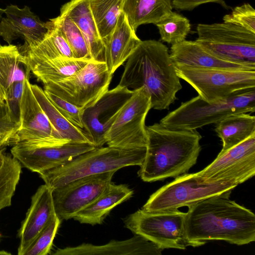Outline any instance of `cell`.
Here are the masks:
<instances>
[{"label": "cell", "instance_id": "ab89813d", "mask_svg": "<svg viewBox=\"0 0 255 255\" xmlns=\"http://www.w3.org/2000/svg\"></svg>", "mask_w": 255, "mask_h": 255}, {"label": "cell", "instance_id": "277c9868", "mask_svg": "<svg viewBox=\"0 0 255 255\" xmlns=\"http://www.w3.org/2000/svg\"><path fill=\"white\" fill-rule=\"evenodd\" d=\"M146 147L124 149L108 146L96 147L65 164L39 174L51 190L83 177L117 171L142 163Z\"/></svg>", "mask_w": 255, "mask_h": 255}, {"label": "cell", "instance_id": "30bf717a", "mask_svg": "<svg viewBox=\"0 0 255 255\" xmlns=\"http://www.w3.org/2000/svg\"><path fill=\"white\" fill-rule=\"evenodd\" d=\"M113 75L105 62L91 60L72 76L44 84L43 90L85 109L93 105L109 90Z\"/></svg>", "mask_w": 255, "mask_h": 255}, {"label": "cell", "instance_id": "e0dca14e", "mask_svg": "<svg viewBox=\"0 0 255 255\" xmlns=\"http://www.w3.org/2000/svg\"><path fill=\"white\" fill-rule=\"evenodd\" d=\"M2 12L5 16L0 22V36L8 44L21 38L25 41L24 44L34 45L42 41L48 32L47 23L41 21L27 5L19 8L10 4L2 9Z\"/></svg>", "mask_w": 255, "mask_h": 255}, {"label": "cell", "instance_id": "44dd1931", "mask_svg": "<svg viewBox=\"0 0 255 255\" xmlns=\"http://www.w3.org/2000/svg\"><path fill=\"white\" fill-rule=\"evenodd\" d=\"M169 54L174 65L213 69H255V65L237 63L217 56L196 41L185 40L171 45Z\"/></svg>", "mask_w": 255, "mask_h": 255}, {"label": "cell", "instance_id": "ac0fdd59", "mask_svg": "<svg viewBox=\"0 0 255 255\" xmlns=\"http://www.w3.org/2000/svg\"><path fill=\"white\" fill-rule=\"evenodd\" d=\"M56 215L51 189L45 184L40 186L32 197L30 206L18 232V255H24L50 219Z\"/></svg>", "mask_w": 255, "mask_h": 255}, {"label": "cell", "instance_id": "8992f818", "mask_svg": "<svg viewBox=\"0 0 255 255\" xmlns=\"http://www.w3.org/2000/svg\"><path fill=\"white\" fill-rule=\"evenodd\" d=\"M177 76L189 84L203 100L212 103L255 88V69L204 68L175 65Z\"/></svg>", "mask_w": 255, "mask_h": 255}, {"label": "cell", "instance_id": "9c48e42d", "mask_svg": "<svg viewBox=\"0 0 255 255\" xmlns=\"http://www.w3.org/2000/svg\"><path fill=\"white\" fill-rule=\"evenodd\" d=\"M195 40L206 50L223 59L255 65V33L227 22L199 24Z\"/></svg>", "mask_w": 255, "mask_h": 255}, {"label": "cell", "instance_id": "d6a6232c", "mask_svg": "<svg viewBox=\"0 0 255 255\" xmlns=\"http://www.w3.org/2000/svg\"><path fill=\"white\" fill-rule=\"evenodd\" d=\"M61 220L53 216L29 246L24 255H46L50 252Z\"/></svg>", "mask_w": 255, "mask_h": 255}, {"label": "cell", "instance_id": "8fae6325", "mask_svg": "<svg viewBox=\"0 0 255 255\" xmlns=\"http://www.w3.org/2000/svg\"><path fill=\"white\" fill-rule=\"evenodd\" d=\"M151 108L150 97L144 88L134 90L107 133L108 146L124 149L146 147L145 121Z\"/></svg>", "mask_w": 255, "mask_h": 255}, {"label": "cell", "instance_id": "7402d4cb", "mask_svg": "<svg viewBox=\"0 0 255 255\" xmlns=\"http://www.w3.org/2000/svg\"><path fill=\"white\" fill-rule=\"evenodd\" d=\"M60 14L69 17L81 31L92 60L104 62V46L94 21L89 0H70L63 4Z\"/></svg>", "mask_w": 255, "mask_h": 255}, {"label": "cell", "instance_id": "f546056e", "mask_svg": "<svg viewBox=\"0 0 255 255\" xmlns=\"http://www.w3.org/2000/svg\"><path fill=\"white\" fill-rule=\"evenodd\" d=\"M123 3L124 0H89L90 7L102 39L115 28L123 12Z\"/></svg>", "mask_w": 255, "mask_h": 255}, {"label": "cell", "instance_id": "6da1fadb", "mask_svg": "<svg viewBox=\"0 0 255 255\" xmlns=\"http://www.w3.org/2000/svg\"><path fill=\"white\" fill-rule=\"evenodd\" d=\"M231 192L209 197L188 207L185 234L195 247L208 241H224L238 246L255 241V215L231 200Z\"/></svg>", "mask_w": 255, "mask_h": 255}, {"label": "cell", "instance_id": "484cf974", "mask_svg": "<svg viewBox=\"0 0 255 255\" xmlns=\"http://www.w3.org/2000/svg\"><path fill=\"white\" fill-rule=\"evenodd\" d=\"M171 0H124L123 12L136 31L144 24H155L172 11Z\"/></svg>", "mask_w": 255, "mask_h": 255}, {"label": "cell", "instance_id": "cb8c5ba5", "mask_svg": "<svg viewBox=\"0 0 255 255\" xmlns=\"http://www.w3.org/2000/svg\"><path fill=\"white\" fill-rule=\"evenodd\" d=\"M23 58L30 72L44 84L58 82L72 76L91 61L66 58L35 61Z\"/></svg>", "mask_w": 255, "mask_h": 255}, {"label": "cell", "instance_id": "f1b7e54d", "mask_svg": "<svg viewBox=\"0 0 255 255\" xmlns=\"http://www.w3.org/2000/svg\"><path fill=\"white\" fill-rule=\"evenodd\" d=\"M21 171L19 161L0 147V211L11 205Z\"/></svg>", "mask_w": 255, "mask_h": 255}, {"label": "cell", "instance_id": "d4e9b609", "mask_svg": "<svg viewBox=\"0 0 255 255\" xmlns=\"http://www.w3.org/2000/svg\"><path fill=\"white\" fill-rule=\"evenodd\" d=\"M30 69L19 48L13 44L0 47V101L4 102L12 84L29 79Z\"/></svg>", "mask_w": 255, "mask_h": 255}, {"label": "cell", "instance_id": "5bb4252c", "mask_svg": "<svg viewBox=\"0 0 255 255\" xmlns=\"http://www.w3.org/2000/svg\"><path fill=\"white\" fill-rule=\"evenodd\" d=\"M115 172L83 177L51 190L57 217L61 221L73 218L103 193L112 182Z\"/></svg>", "mask_w": 255, "mask_h": 255}, {"label": "cell", "instance_id": "4316f807", "mask_svg": "<svg viewBox=\"0 0 255 255\" xmlns=\"http://www.w3.org/2000/svg\"><path fill=\"white\" fill-rule=\"evenodd\" d=\"M215 130L222 141V153L255 134V117L248 113L230 115L216 124Z\"/></svg>", "mask_w": 255, "mask_h": 255}, {"label": "cell", "instance_id": "8d00e7d4", "mask_svg": "<svg viewBox=\"0 0 255 255\" xmlns=\"http://www.w3.org/2000/svg\"><path fill=\"white\" fill-rule=\"evenodd\" d=\"M25 81L12 84L7 92L4 101L11 118L19 125H20V106Z\"/></svg>", "mask_w": 255, "mask_h": 255}, {"label": "cell", "instance_id": "7a4b0ae2", "mask_svg": "<svg viewBox=\"0 0 255 255\" xmlns=\"http://www.w3.org/2000/svg\"><path fill=\"white\" fill-rule=\"evenodd\" d=\"M126 61L119 85L132 90L144 87L151 108L168 109L182 85L167 47L155 40H141Z\"/></svg>", "mask_w": 255, "mask_h": 255}, {"label": "cell", "instance_id": "603a6c76", "mask_svg": "<svg viewBox=\"0 0 255 255\" xmlns=\"http://www.w3.org/2000/svg\"><path fill=\"white\" fill-rule=\"evenodd\" d=\"M133 191L126 184L112 182L91 203L78 212L73 219L81 224H101L111 211L130 198Z\"/></svg>", "mask_w": 255, "mask_h": 255}, {"label": "cell", "instance_id": "83f0119b", "mask_svg": "<svg viewBox=\"0 0 255 255\" xmlns=\"http://www.w3.org/2000/svg\"><path fill=\"white\" fill-rule=\"evenodd\" d=\"M30 86L35 98L50 123L63 139L71 142L90 143L84 130L75 126L63 116L48 99L41 88L35 84H31Z\"/></svg>", "mask_w": 255, "mask_h": 255}, {"label": "cell", "instance_id": "3957f363", "mask_svg": "<svg viewBox=\"0 0 255 255\" xmlns=\"http://www.w3.org/2000/svg\"><path fill=\"white\" fill-rule=\"evenodd\" d=\"M147 145L138 176L144 182L161 181L187 172L201 150L196 129L167 128L160 123L146 127Z\"/></svg>", "mask_w": 255, "mask_h": 255}, {"label": "cell", "instance_id": "ba28073f", "mask_svg": "<svg viewBox=\"0 0 255 255\" xmlns=\"http://www.w3.org/2000/svg\"><path fill=\"white\" fill-rule=\"evenodd\" d=\"M186 213L178 209L148 212L139 209L124 220L126 228L164 250L195 247L185 234Z\"/></svg>", "mask_w": 255, "mask_h": 255}, {"label": "cell", "instance_id": "d590c367", "mask_svg": "<svg viewBox=\"0 0 255 255\" xmlns=\"http://www.w3.org/2000/svg\"><path fill=\"white\" fill-rule=\"evenodd\" d=\"M19 127L11 118L5 102L0 101V147L9 145Z\"/></svg>", "mask_w": 255, "mask_h": 255}, {"label": "cell", "instance_id": "d6986e66", "mask_svg": "<svg viewBox=\"0 0 255 255\" xmlns=\"http://www.w3.org/2000/svg\"><path fill=\"white\" fill-rule=\"evenodd\" d=\"M162 249L138 235L126 240H112L102 245L83 243L58 249L53 255H161Z\"/></svg>", "mask_w": 255, "mask_h": 255}, {"label": "cell", "instance_id": "9a60e30c", "mask_svg": "<svg viewBox=\"0 0 255 255\" xmlns=\"http://www.w3.org/2000/svg\"><path fill=\"white\" fill-rule=\"evenodd\" d=\"M134 90L118 85L108 90L93 105L83 109V130L95 147L106 143L107 133L121 109Z\"/></svg>", "mask_w": 255, "mask_h": 255}, {"label": "cell", "instance_id": "4dcf8cb0", "mask_svg": "<svg viewBox=\"0 0 255 255\" xmlns=\"http://www.w3.org/2000/svg\"><path fill=\"white\" fill-rule=\"evenodd\" d=\"M162 41L171 45L186 40L191 30L189 20L186 17L174 11L155 24Z\"/></svg>", "mask_w": 255, "mask_h": 255}, {"label": "cell", "instance_id": "5b68a950", "mask_svg": "<svg viewBox=\"0 0 255 255\" xmlns=\"http://www.w3.org/2000/svg\"><path fill=\"white\" fill-rule=\"evenodd\" d=\"M255 112V88L212 103H208L198 96L182 103L163 118L159 123L170 129L194 130L216 124L233 114Z\"/></svg>", "mask_w": 255, "mask_h": 255}, {"label": "cell", "instance_id": "ffe728a7", "mask_svg": "<svg viewBox=\"0 0 255 255\" xmlns=\"http://www.w3.org/2000/svg\"><path fill=\"white\" fill-rule=\"evenodd\" d=\"M122 12L112 32L103 38L104 62L113 74L130 56L141 41Z\"/></svg>", "mask_w": 255, "mask_h": 255}, {"label": "cell", "instance_id": "836d02e7", "mask_svg": "<svg viewBox=\"0 0 255 255\" xmlns=\"http://www.w3.org/2000/svg\"><path fill=\"white\" fill-rule=\"evenodd\" d=\"M223 19V22L240 26L255 33V10L249 3L235 7Z\"/></svg>", "mask_w": 255, "mask_h": 255}, {"label": "cell", "instance_id": "7c38bea8", "mask_svg": "<svg viewBox=\"0 0 255 255\" xmlns=\"http://www.w3.org/2000/svg\"><path fill=\"white\" fill-rule=\"evenodd\" d=\"M29 79L25 81L20 106L19 128L9 145L22 143L36 146L60 145L63 139L50 123L35 98Z\"/></svg>", "mask_w": 255, "mask_h": 255}, {"label": "cell", "instance_id": "1f68e13d", "mask_svg": "<svg viewBox=\"0 0 255 255\" xmlns=\"http://www.w3.org/2000/svg\"><path fill=\"white\" fill-rule=\"evenodd\" d=\"M51 19L64 33L74 58L92 60L85 39L75 22L67 15L62 14Z\"/></svg>", "mask_w": 255, "mask_h": 255}, {"label": "cell", "instance_id": "74e56055", "mask_svg": "<svg viewBox=\"0 0 255 255\" xmlns=\"http://www.w3.org/2000/svg\"><path fill=\"white\" fill-rule=\"evenodd\" d=\"M208 2L218 3L225 8L227 7L224 0H171L172 7L179 10H190L199 5Z\"/></svg>", "mask_w": 255, "mask_h": 255}, {"label": "cell", "instance_id": "4fadbf2b", "mask_svg": "<svg viewBox=\"0 0 255 255\" xmlns=\"http://www.w3.org/2000/svg\"><path fill=\"white\" fill-rule=\"evenodd\" d=\"M204 182L230 181L238 185L255 174V134L226 151L196 173Z\"/></svg>", "mask_w": 255, "mask_h": 255}, {"label": "cell", "instance_id": "2e32d148", "mask_svg": "<svg viewBox=\"0 0 255 255\" xmlns=\"http://www.w3.org/2000/svg\"><path fill=\"white\" fill-rule=\"evenodd\" d=\"M95 148L90 143L71 141L52 146L18 143L12 145L10 151L11 155L25 167L40 174L62 165Z\"/></svg>", "mask_w": 255, "mask_h": 255}, {"label": "cell", "instance_id": "52a82bcc", "mask_svg": "<svg viewBox=\"0 0 255 255\" xmlns=\"http://www.w3.org/2000/svg\"><path fill=\"white\" fill-rule=\"evenodd\" d=\"M237 186L230 181L204 182L196 173H185L151 194L142 209L158 212L188 207L209 197L232 191Z\"/></svg>", "mask_w": 255, "mask_h": 255}, {"label": "cell", "instance_id": "e575fe53", "mask_svg": "<svg viewBox=\"0 0 255 255\" xmlns=\"http://www.w3.org/2000/svg\"><path fill=\"white\" fill-rule=\"evenodd\" d=\"M46 97L59 112L75 126L83 129L82 114L84 109L60 98L55 94L44 91Z\"/></svg>", "mask_w": 255, "mask_h": 255}, {"label": "cell", "instance_id": "f35d334b", "mask_svg": "<svg viewBox=\"0 0 255 255\" xmlns=\"http://www.w3.org/2000/svg\"><path fill=\"white\" fill-rule=\"evenodd\" d=\"M3 14V12H2V9L1 8H0V16ZM1 45H0V47L1 46Z\"/></svg>", "mask_w": 255, "mask_h": 255}]
</instances>
